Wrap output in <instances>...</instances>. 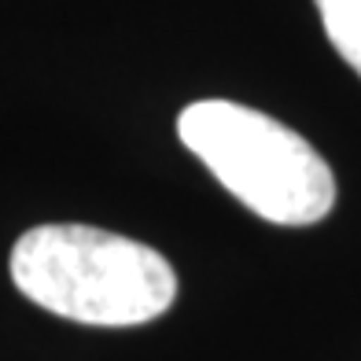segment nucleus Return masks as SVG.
I'll list each match as a JSON object with an SVG mask.
<instances>
[{
	"label": "nucleus",
	"instance_id": "f257e3e1",
	"mask_svg": "<svg viewBox=\"0 0 361 361\" xmlns=\"http://www.w3.org/2000/svg\"><path fill=\"white\" fill-rule=\"evenodd\" d=\"M11 281L56 317L133 328L177 299V273L155 247L92 225H37L11 247Z\"/></svg>",
	"mask_w": 361,
	"mask_h": 361
},
{
	"label": "nucleus",
	"instance_id": "f03ea898",
	"mask_svg": "<svg viewBox=\"0 0 361 361\" xmlns=\"http://www.w3.org/2000/svg\"><path fill=\"white\" fill-rule=\"evenodd\" d=\"M177 137L243 207L273 225H317L336 203V177L317 147L266 111L200 100L177 114Z\"/></svg>",
	"mask_w": 361,
	"mask_h": 361
},
{
	"label": "nucleus",
	"instance_id": "7ed1b4c3",
	"mask_svg": "<svg viewBox=\"0 0 361 361\" xmlns=\"http://www.w3.org/2000/svg\"><path fill=\"white\" fill-rule=\"evenodd\" d=\"M324 34L343 63L361 78V0H314Z\"/></svg>",
	"mask_w": 361,
	"mask_h": 361
}]
</instances>
